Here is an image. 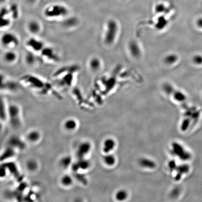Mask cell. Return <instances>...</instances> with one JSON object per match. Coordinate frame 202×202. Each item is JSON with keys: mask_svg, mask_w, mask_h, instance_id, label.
<instances>
[{"mask_svg": "<svg viewBox=\"0 0 202 202\" xmlns=\"http://www.w3.org/2000/svg\"><path fill=\"white\" fill-rule=\"evenodd\" d=\"M80 70L76 64L63 66L57 69L53 75L56 84L63 89L71 88L75 83L76 76Z\"/></svg>", "mask_w": 202, "mask_h": 202, "instance_id": "1", "label": "cell"}, {"mask_svg": "<svg viewBox=\"0 0 202 202\" xmlns=\"http://www.w3.org/2000/svg\"><path fill=\"white\" fill-rule=\"evenodd\" d=\"M20 83L38 93L46 95L54 91L53 85L35 75H25L20 79Z\"/></svg>", "mask_w": 202, "mask_h": 202, "instance_id": "2", "label": "cell"}, {"mask_svg": "<svg viewBox=\"0 0 202 202\" xmlns=\"http://www.w3.org/2000/svg\"><path fill=\"white\" fill-rule=\"evenodd\" d=\"M68 14L69 10L67 7L59 4L49 6L44 11V17L51 20H63L68 17Z\"/></svg>", "mask_w": 202, "mask_h": 202, "instance_id": "3", "label": "cell"}, {"mask_svg": "<svg viewBox=\"0 0 202 202\" xmlns=\"http://www.w3.org/2000/svg\"><path fill=\"white\" fill-rule=\"evenodd\" d=\"M8 121L15 129L19 128L22 125L21 110L18 104L11 103L8 104Z\"/></svg>", "mask_w": 202, "mask_h": 202, "instance_id": "4", "label": "cell"}, {"mask_svg": "<svg viewBox=\"0 0 202 202\" xmlns=\"http://www.w3.org/2000/svg\"><path fill=\"white\" fill-rule=\"evenodd\" d=\"M118 26L114 20L108 21L106 24V30L103 41L106 45H111L114 43L118 34Z\"/></svg>", "mask_w": 202, "mask_h": 202, "instance_id": "5", "label": "cell"}, {"mask_svg": "<svg viewBox=\"0 0 202 202\" xmlns=\"http://www.w3.org/2000/svg\"><path fill=\"white\" fill-rule=\"evenodd\" d=\"M1 44L7 50H14L20 44V39L17 34L10 32L4 33L1 36Z\"/></svg>", "mask_w": 202, "mask_h": 202, "instance_id": "6", "label": "cell"}, {"mask_svg": "<svg viewBox=\"0 0 202 202\" xmlns=\"http://www.w3.org/2000/svg\"><path fill=\"white\" fill-rule=\"evenodd\" d=\"M40 59L50 63H57L61 60L60 56L54 49L51 46L45 45L39 54Z\"/></svg>", "mask_w": 202, "mask_h": 202, "instance_id": "7", "label": "cell"}, {"mask_svg": "<svg viewBox=\"0 0 202 202\" xmlns=\"http://www.w3.org/2000/svg\"><path fill=\"white\" fill-rule=\"evenodd\" d=\"M92 148V144L90 140H83L80 141L75 150L76 159L88 158Z\"/></svg>", "mask_w": 202, "mask_h": 202, "instance_id": "8", "label": "cell"}, {"mask_svg": "<svg viewBox=\"0 0 202 202\" xmlns=\"http://www.w3.org/2000/svg\"><path fill=\"white\" fill-rule=\"evenodd\" d=\"M25 45L28 51H31L38 55L46 45L42 40L39 38H36V36H33L26 40Z\"/></svg>", "mask_w": 202, "mask_h": 202, "instance_id": "9", "label": "cell"}, {"mask_svg": "<svg viewBox=\"0 0 202 202\" xmlns=\"http://www.w3.org/2000/svg\"><path fill=\"white\" fill-rule=\"evenodd\" d=\"M172 151L173 154L183 161H188L191 159V155L190 153L177 142H174L172 144Z\"/></svg>", "mask_w": 202, "mask_h": 202, "instance_id": "10", "label": "cell"}, {"mask_svg": "<svg viewBox=\"0 0 202 202\" xmlns=\"http://www.w3.org/2000/svg\"><path fill=\"white\" fill-rule=\"evenodd\" d=\"M91 162L88 158L76 159L74 161L71 168L75 172L79 173L80 171L84 172L89 170L91 167Z\"/></svg>", "mask_w": 202, "mask_h": 202, "instance_id": "11", "label": "cell"}, {"mask_svg": "<svg viewBox=\"0 0 202 202\" xmlns=\"http://www.w3.org/2000/svg\"><path fill=\"white\" fill-rule=\"evenodd\" d=\"M1 91L8 92H15L18 91L19 85L13 80L1 77Z\"/></svg>", "mask_w": 202, "mask_h": 202, "instance_id": "12", "label": "cell"}, {"mask_svg": "<svg viewBox=\"0 0 202 202\" xmlns=\"http://www.w3.org/2000/svg\"><path fill=\"white\" fill-rule=\"evenodd\" d=\"M42 135L41 132L37 129H33L27 132L25 135V139L27 143L36 144L41 140Z\"/></svg>", "mask_w": 202, "mask_h": 202, "instance_id": "13", "label": "cell"}, {"mask_svg": "<svg viewBox=\"0 0 202 202\" xmlns=\"http://www.w3.org/2000/svg\"><path fill=\"white\" fill-rule=\"evenodd\" d=\"M79 127L78 120L74 117H69L65 119L62 124V127L67 132H73L77 130Z\"/></svg>", "mask_w": 202, "mask_h": 202, "instance_id": "14", "label": "cell"}, {"mask_svg": "<svg viewBox=\"0 0 202 202\" xmlns=\"http://www.w3.org/2000/svg\"><path fill=\"white\" fill-rule=\"evenodd\" d=\"M41 23L37 20H32L27 24V30L33 36H37L42 31Z\"/></svg>", "mask_w": 202, "mask_h": 202, "instance_id": "15", "label": "cell"}, {"mask_svg": "<svg viewBox=\"0 0 202 202\" xmlns=\"http://www.w3.org/2000/svg\"><path fill=\"white\" fill-rule=\"evenodd\" d=\"M27 142L17 136L12 137L8 141V146L14 148L16 150H22L25 148Z\"/></svg>", "mask_w": 202, "mask_h": 202, "instance_id": "16", "label": "cell"}, {"mask_svg": "<svg viewBox=\"0 0 202 202\" xmlns=\"http://www.w3.org/2000/svg\"><path fill=\"white\" fill-rule=\"evenodd\" d=\"M59 184L63 188H71L75 184V178L70 174H63L60 178Z\"/></svg>", "mask_w": 202, "mask_h": 202, "instance_id": "17", "label": "cell"}, {"mask_svg": "<svg viewBox=\"0 0 202 202\" xmlns=\"http://www.w3.org/2000/svg\"><path fill=\"white\" fill-rule=\"evenodd\" d=\"M18 55L13 50H7L3 55L4 62L8 65L15 64L18 60Z\"/></svg>", "mask_w": 202, "mask_h": 202, "instance_id": "18", "label": "cell"}, {"mask_svg": "<svg viewBox=\"0 0 202 202\" xmlns=\"http://www.w3.org/2000/svg\"><path fill=\"white\" fill-rule=\"evenodd\" d=\"M74 160L72 156L69 155H63L59 160V165L60 168L64 170L71 169Z\"/></svg>", "mask_w": 202, "mask_h": 202, "instance_id": "19", "label": "cell"}, {"mask_svg": "<svg viewBox=\"0 0 202 202\" xmlns=\"http://www.w3.org/2000/svg\"><path fill=\"white\" fill-rule=\"evenodd\" d=\"M25 168L27 171L34 173L38 171L39 168V164L36 159L29 158L25 162Z\"/></svg>", "mask_w": 202, "mask_h": 202, "instance_id": "20", "label": "cell"}, {"mask_svg": "<svg viewBox=\"0 0 202 202\" xmlns=\"http://www.w3.org/2000/svg\"><path fill=\"white\" fill-rule=\"evenodd\" d=\"M115 141L113 138H107L102 143V151L104 154L111 153L116 147Z\"/></svg>", "mask_w": 202, "mask_h": 202, "instance_id": "21", "label": "cell"}, {"mask_svg": "<svg viewBox=\"0 0 202 202\" xmlns=\"http://www.w3.org/2000/svg\"><path fill=\"white\" fill-rule=\"evenodd\" d=\"M37 55L38 54L28 51V52H27L24 56L25 63L30 66H34L37 65V63L39 62V59H40V57H38Z\"/></svg>", "mask_w": 202, "mask_h": 202, "instance_id": "22", "label": "cell"}, {"mask_svg": "<svg viewBox=\"0 0 202 202\" xmlns=\"http://www.w3.org/2000/svg\"><path fill=\"white\" fill-rule=\"evenodd\" d=\"M190 170V167L186 164L177 166L175 170L177 172L174 180L176 181H180L184 174H187Z\"/></svg>", "mask_w": 202, "mask_h": 202, "instance_id": "23", "label": "cell"}, {"mask_svg": "<svg viewBox=\"0 0 202 202\" xmlns=\"http://www.w3.org/2000/svg\"><path fill=\"white\" fill-rule=\"evenodd\" d=\"M88 66L92 72H98L101 68V60L97 57L92 58L89 60Z\"/></svg>", "mask_w": 202, "mask_h": 202, "instance_id": "24", "label": "cell"}, {"mask_svg": "<svg viewBox=\"0 0 202 202\" xmlns=\"http://www.w3.org/2000/svg\"><path fill=\"white\" fill-rule=\"evenodd\" d=\"M18 151L12 147L8 146L4 150L3 152L2 153L1 156V160L3 159V162H5L6 160H9L11 158H14L16 156V153Z\"/></svg>", "mask_w": 202, "mask_h": 202, "instance_id": "25", "label": "cell"}, {"mask_svg": "<svg viewBox=\"0 0 202 202\" xmlns=\"http://www.w3.org/2000/svg\"><path fill=\"white\" fill-rule=\"evenodd\" d=\"M62 23L63 27L66 29H73L79 24V20L76 18H68L63 19Z\"/></svg>", "mask_w": 202, "mask_h": 202, "instance_id": "26", "label": "cell"}, {"mask_svg": "<svg viewBox=\"0 0 202 202\" xmlns=\"http://www.w3.org/2000/svg\"><path fill=\"white\" fill-rule=\"evenodd\" d=\"M1 119L4 122L8 121V104H7L4 98H1Z\"/></svg>", "mask_w": 202, "mask_h": 202, "instance_id": "27", "label": "cell"}, {"mask_svg": "<svg viewBox=\"0 0 202 202\" xmlns=\"http://www.w3.org/2000/svg\"><path fill=\"white\" fill-rule=\"evenodd\" d=\"M129 48L130 52L133 57L137 58L141 55L140 48L138 44L135 41L131 42L130 43Z\"/></svg>", "mask_w": 202, "mask_h": 202, "instance_id": "28", "label": "cell"}, {"mask_svg": "<svg viewBox=\"0 0 202 202\" xmlns=\"http://www.w3.org/2000/svg\"><path fill=\"white\" fill-rule=\"evenodd\" d=\"M102 161L105 165L108 167H112L114 165L116 162L115 157L111 153L104 154L102 157Z\"/></svg>", "mask_w": 202, "mask_h": 202, "instance_id": "29", "label": "cell"}, {"mask_svg": "<svg viewBox=\"0 0 202 202\" xmlns=\"http://www.w3.org/2000/svg\"><path fill=\"white\" fill-rule=\"evenodd\" d=\"M139 164L140 166L144 168L153 169L156 167V163L152 160L148 158H142L139 161Z\"/></svg>", "mask_w": 202, "mask_h": 202, "instance_id": "30", "label": "cell"}, {"mask_svg": "<svg viewBox=\"0 0 202 202\" xmlns=\"http://www.w3.org/2000/svg\"><path fill=\"white\" fill-rule=\"evenodd\" d=\"M12 19L10 17H2L1 19V31H6L11 26L12 24Z\"/></svg>", "mask_w": 202, "mask_h": 202, "instance_id": "31", "label": "cell"}, {"mask_svg": "<svg viewBox=\"0 0 202 202\" xmlns=\"http://www.w3.org/2000/svg\"><path fill=\"white\" fill-rule=\"evenodd\" d=\"M128 193L126 190L121 189L117 192L115 195L116 199L118 201H123L127 199L128 197Z\"/></svg>", "mask_w": 202, "mask_h": 202, "instance_id": "32", "label": "cell"}, {"mask_svg": "<svg viewBox=\"0 0 202 202\" xmlns=\"http://www.w3.org/2000/svg\"><path fill=\"white\" fill-rule=\"evenodd\" d=\"M177 56L174 54H171L167 56L164 59V62L168 65H172L176 63L177 61Z\"/></svg>", "mask_w": 202, "mask_h": 202, "instance_id": "33", "label": "cell"}, {"mask_svg": "<svg viewBox=\"0 0 202 202\" xmlns=\"http://www.w3.org/2000/svg\"><path fill=\"white\" fill-rule=\"evenodd\" d=\"M174 98L176 101L184 102L186 99V96L184 93L177 91L174 92Z\"/></svg>", "mask_w": 202, "mask_h": 202, "instance_id": "34", "label": "cell"}, {"mask_svg": "<svg viewBox=\"0 0 202 202\" xmlns=\"http://www.w3.org/2000/svg\"><path fill=\"white\" fill-rule=\"evenodd\" d=\"M191 119L189 117H187L183 120L181 127V130L183 132L186 131L189 128L191 123Z\"/></svg>", "mask_w": 202, "mask_h": 202, "instance_id": "35", "label": "cell"}, {"mask_svg": "<svg viewBox=\"0 0 202 202\" xmlns=\"http://www.w3.org/2000/svg\"><path fill=\"white\" fill-rule=\"evenodd\" d=\"M193 63L196 65L200 66L202 65V55H201L197 54L194 56L192 59Z\"/></svg>", "mask_w": 202, "mask_h": 202, "instance_id": "36", "label": "cell"}, {"mask_svg": "<svg viewBox=\"0 0 202 202\" xmlns=\"http://www.w3.org/2000/svg\"><path fill=\"white\" fill-rule=\"evenodd\" d=\"M163 90L168 94H170L174 92V89L173 87H172V86L171 84H169V83H166V84L164 85Z\"/></svg>", "mask_w": 202, "mask_h": 202, "instance_id": "37", "label": "cell"}, {"mask_svg": "<svg viewBox=\"0 0 202 202\" xmlns=\"http://www.w3.org/2000/svg\"><path fill=\"white\" fill-rule=\"evenodd\" d=\"M165 6L163 4H158L155 7V11L157 13H162L165 10Z\"/></svg>", "mask_w": 202, "mask_h": 202, "instance_id": "38", "label": "cell"}, {"mask_svg": "<svg viewBox=\"0 0 202 202\" xmlns=\"http://www.w3.org/2000/svg\"><path fill=\"white\" fill-rule=\"evenodd\" d=\"M176 167H177V165H176V163L174 160L171 161L169 163L168 167L171 171L175 170V169L176 168Z\"/></svg>", "mask_w": 202, "mask_h": 202, "instance_id": "39", "label": "cell"}, {"mask_svg": "<svg viewBox=\"0 0 202 202\" xmlns=\"http://www.w3.org/2000/svg\"><path fill=\"white\" fill-rule=\"evenodd\" d=\"M197 25L198 27L202 29V18H199L197 20Z\"/></svg>", "mask_w": 202, "mask_h": 202, "instance_id": "40", "label": "cell"}, {"mask_svg": "<svg viewBox=\"0 0 202 202\" xmlns=\"http://www.w3.org/2000/svg\"><path fill=\"white\" fill-rule=\"evenodd\" d=\"M36 1H37V0H27V1H28L29 3H33L34 2H36Z\"/></svg>", "mask_w": 202, "mask_h": 202, "instance_id": "41", "label": "cell"}]
</instances>
